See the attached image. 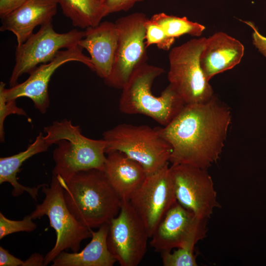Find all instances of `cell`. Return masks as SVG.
Masks as SVG:
<instances>
[{
    "instance_id": "1",
    "label": "cell",
    "mask_w": 266,
    "mask_h": 266,
    "mask_svg": "<svg viewBox=\"0 0 266 266\" xmlns=\"http://www.w3.org/2000/svg\"><path fill=\"white\" fill-rule=\"evenodd\" d=\"M231 120L230 108L215 96L186 104L169 124L157 127L171 146L169 162L207 170L220 157Z\"/></svg>"
},
{
    "instance_id": "2",
    "label": "cell",
    "mask_w": 266,
    "mask_h": 266,
    "mask_svg": "<svg viewBox=\"0 0 266 266\" xmlns=\"http://www.w3.org/2000/svg\"><path fill=\"white\" fill-rule=\"evenodd\" d=\"M56 176L64 189L69 210L84 226L90 229L99 228L119 213L121 200L103 171L98 169L80 171L66 181Z\"/></svg>"
},
{
    "instance_id": "3",
    "label": "cell",
    "mask_w": 266,
    "mask_h": 266,
    "mask_svg": "<svg viewBox=\"0 0 266 266\" xmlns=\"http://www.w3.org/2000/svg\"><path fill=\"white\" fill-rule=\"evenodd\" d=\"M45 138L51 146L57 144L53 152L55 166L52 175L67 180L77 172L90 169L103 170L107 142L83 135L79 126L66 119L56 121L44 128Z\"/></svg>"
},
{
    "instance_id": "4",
    "label": "cell",
    "mask_w": 266,
    "mask_h": 266,
    "mask_svg": "<svg viewBox=\"0 0 266 266\" xmlns=\"http://www.w3.org/2000/svg\"><path fill=\"white\" fill-rule=\"evenodd\" d=\"M165 71L145 63L138 66L122 89L119 108L126 114H142L165 126L182 110L186 104L169 84L159 96L151 87L155 79Z\"/></svg>"
},
{
    "instance_id": "5",
    "label": "cell",
    "mask_w": 266,
    "mask_h": 266,
    "mask_svg": "<svg viewBox=\"0 0 266 266\" xmlns=\"http://www.w3.org/2000/svg\"><path fill=\"white\" fill-rule=\"evenodd\" d=\"M103 139L107 142L106 154L116 151L123 153L141 165L147 175L159 171L169 162L171 146L157 127L120 124L104 132Z\"/></svg>"
},
{
    "instance_id": "6",
    "label": "cell",
    "mask_w": 266,
    "mask_h": 266,
    "mask_svg": "<svg viewBox=\"0 0 266 266\" xmlns=\"http://www.w3.org/2000/svg\"><path fill=\"white\" fill-rule=\"evenodd\" d=\"M42 191L45 198L30 216L34 219L46 215L56 231L55 244L44 257V266H47L64 250L78 252L81 242L92 237V230L78 222L70 212L64 199V189L56 176L52 175L49 186L43 184Z\"/></svg>"
},
{
    "instance_id": "7",
    "label": "cell",
    "mask_w": 266,
    "mask_h": 266,
    "mask_svg": "<svg viewBox=\"0 0 266 266\" xmlns=\"http://www.w3.org/2000/svg\"><path fill=\"white\" fill-rule=\"evenodd\" d=\"M206 38H193L173 47L169 53V84L186 104L204 103L214 96L200 62Z\"/></svg>"
},
{
    "instance_id": "8",
    "label": "cell",
    "mask_w": 266,
    "mask_h": 266,
    "mask_svg": "<svg viewBox=\"0 0 266 266\" xmlns=\"http://www.w3.org/2000/svg\"><path fill=\"white\" fill-rule=\"evenodd\" d=\"M143 13H134L115 22L118 37L111 73L104 80L109 86L122 89L134 70L146 63L145 23Z\"/></svg>"
},
{
    "instance_id": "9",
    "label": "cell",
    "mask_w": 266,
    "mask_h": 266,
    "mask_svg": "<svg viewBox=\"0 0 266 266\" xmlns=\"http://www.w3.org/2000/svg\"><path fill=\"white\" fill-rule=\"evenodd\" d=\"M85 35V31L72 30L58 33L54 30L52 22L40 26L15 50V64L9 79V85L17 84L21 76L30 73L39 64L51 61L61 49H70L78 45Z\"/></svg>"
},
{
    "instance_id": "10",
    "label": "cell",
    "mask_w": 266,
    "mask_h": 266,
    "mask_svg": "<svg viewBox=\"0 0 266 266\" xmlns=\"http://www.w3.org/2000/svg\"><path fill=\"white\" fill-rule=\"evenodd\" d=\"M108 248L121 266H136L147 249L149 234L129 201H121L118 215L108 223Z\"/></svg>"
},
{
    "instance_id": "11",
    "label": "cell",
    "mask_w": 266,
    "mask_h": 266,
    "mask_svg": "<svg viewBox=\"0 0 266 266\" xmlns=\"http://www.w3.org/2000/svg\"><path fill=\"white\" fill-rule=\"evenodd\" d=\"M170 175L177 201L198 218L208 220L221 207L213 180L206 169L172 164Z\"/></svg>"
},
{
    "instance_id": "12",
    "label": "cell",
    "mask_w": 266,
    "mask_h": 266,
    "mask_svg": "<svg viewBox=\"0 0 266 266\" xmlns=\"http://www.w3.org/2000/svg\"><path fill=\"white\" fill-rule=\"evenodd\" d=\"M207 220L197 217L177 201L166 213L151 237V246L162 253L195 245L206 236Z\"/></svg>"
},
{
    "instance_id": "13",
    "label": "cell",
    "mask_w": 266,
    "mask_h": 266,
    "mask_svg": "<svg viewBox=\"0 0 266 266\" xmlns=\"http://www.w3.org/2000/svg\"><path fill=\"white\" fill-rule=\"evenodd\" d=\"M168 164L147 175L129 200L144 224L149 238L166 213L177 202Z\"/></svg>"
},
{
    "instance_id": "14",
    "label": "cell",
    "mask_w": 266,
    "mask_h": 266,
    "mask_svg": "<svg viewBox=\"0 0 266 266\" xmlns=\"http://www.w3.org/2000/svg\"><path fill=\"white\" fill-rule=\"evenodd\" d=\"M79 45L59 51L50 62L38 66L30 73L29 77L21 83H17L10 88L3 89L6 100H16L21 97L30 99L34 106L42 113H45L50 104L48 85L55 71L63 65L69 62H78L94 71V66L90 57L83 53Z\"/></svg>"
},
{
    "instance_id": "15",
    "label": "cell",
    "mask_w": 266,
    "mask_h": 266,
    "mask_svg": "<svg viewBox=\"0 0 266 266\" xmlns=\"http://www.w3.org/2000/svg\"><path fill=\"white\" fill-rule=\"evenodd\" d=\"M57 0H26L17 8L1 18V32L9 31L17 45L24 43L37 26L52 22L57 11Z\"/></svg>"
},
{
    "instance_id": "16",
    "label": "cell",
    "mask_w": 266,
    "mask_h": 266,
    "mask_svg": "<svg viewBox=\"0 0 266 266\" xmlns=\"http://www.w3.org/2000/svg\"><path fill=\"white\" fill-rule=\"evenodd\" d=\"M118 33L115 23L104 21L85 29L78 45L86 49L94 66V71L104 80L110 75L117 45Z\"/></svg>"
},
{
    "instance_id": "17",
    "label": "cell",
    "mask_w": 266,
    "mask_h": 266,
    "mask_svg": "<svg viewBox=\"0 0 266 266\" xmlns=\"http://www.w3.org/2000/svg\"><path fill=\"white\" fill-rule=\"evenodd\" d=\"M240 41L223 32H218L206 38L200 56L201 68L209 81L215 75L230 70L238 64L244 55Z\"/></svg>"
},
{
    "instance_id": "18",
    "label": "cell",
    "mask_w": 266,
    "mask_h": 266,
    "mask_svg": "<svg viewBox=\"0 0 266 266\" xmlns=\"http://www.w3.org/2000/svg\"><path fill=\"white\" fill-rule=\"evenodd\" d=\"M103 171L121 201H129L147 176L138 163L119 151L106 154Z\"/></svg>"
},
{
    "instance_id": "19",
    "label": "cell",
    "mask_w": 266,
    "mask_h": 266,
    "mask_svg": "<svg viewBox=\"0 0 266 266\" xmlns=\"http://www.w3.org/2000/svg\"><path fill=\"white\" fill-rule=\"evenodd\" d=\"M109 224L92 230V239L80 252H61L53 261L52 266H112L117 262L107 244Z\"/></svg>"
},
{
    "instance_id": "20",
    "label": "cell",
    "mask_w": 266,
    "mask_h": 266,
    "mask_svg": "<svg viewBox=\"0 0 266 266\" xmlns=\"http://www.w3.org/2000/svg\"><path fill=\"white\" fill-rule=\"evenodd\" d=\"M50 146L45 136L42 133H39L34 142L25 151L13 156L0 158V184L4 182L10 183L13 187L11 194L14 197H18L26 192L36 200L39 189L43 184L33 188L24 186L18 182L17 175L24 162L37 154L47 151Z\"/></svg>"
},
{
    "instance_id": "21",
    "label": "cell",
    "mask_w": 266,
    "mask_h": 266,
    "mask_svg": "<svg viewBox=\"0 0 266 266\" xmlns=\"http://www.w3.org/2000/svg\"><path fill=\"white\" fill-rule=\"evenodd\" d=\"M73 26L86 29L99 25L106 16L101 0H57Z\"/></svg>"
},
{
    "instance_id": "22",
    "label": "cell",
    "mask_w": 266,
    "mask_h": 266,
    "mask_svg": "<svg viewBox=\"0 0 266 266\" xmlns=\"http://www.w3.org/2000/svg\"><path fill=\"white\" fill-rule=\"evenodd\" d=\"M149 19L160 26L168 36L174 38L186 34L198 37L205 29L203 25L191 21L186 17H179L164 13L155 14Z\"/></svg>"
},
{
    "instance_id": "23",
    "label": "cell",
    "mask_w": 266,
    "mask_h": 266,
    "mask_svg": "<svg viewBox=\"0 0 266 266\" xmlns=\"http://www.w3.org/2000/svg\"><path fill=\"white\" fill-rule=\"evenodd\" d=\"M194 247H187L177 248L172 252L161 253L164 266H197V255L194 254Z\"/></svg>"
},
{
    "instance_id": "24",
    "label": "cell",
    "mask_w": 266,
    "mask_h": 266,
    "mask_svg": "<svg viewBox=\"0 0 266 266\" xmlns=\"http://www.w3.org/2000/svg\"><path fill=\"white\" fill-rule=\"evenodd\" d=\"M174 38L168 36L157 24L147 19L145 23V44L147 48L156 44L161 50H169L175 41Z\"/></svg>"
},
{
    "instance_id": "25",
    "label": "cell",
    "mask_w": 266,
    "mask_h": 266,
    "mask_svg": "<svg viewBox=\"0 0 266 266\" xmlns=\"http://www.w3.org/2000/svg\"><path fill=\"white\" fill-rule=\"evenodd\" d=\"M32 219L29 215L25 216L22 220H12L0 212V239L13 233L33 232L36 228L37 225Z\"/></svg>"
},
{
    "instance_id": "26",
    "label": "cell",
    "mask_w": 266,
    "mask_h": 266,
    "mask_svg": "<svg viewBox=\"0 0 266 266\" xmlns=\"http://www.w3.org/2000/svg\"><path fill=\"white\" fill-rule=\"evenodd\" d=\"M5 84L0 83V140L4 141V122L6 117L10 114L27 115L25 111L17 106L16 100H6L4 97L3 89Z\"/></svg>"
},
{
    "instance_id": "27",
    "label": "cell",
    "mask_w": 266,
    "mask_h": 266,
    "mask_svg": "<svg viewBox=\"0 0 266 266\" xmlns=\"http://www.w3.org/2000/svg\"><path fill=\"white\" fill-rule=\"evenodd\" d=\"M144 0H101L106 15L120 11H127L137 2Z\"/></svg>"
},
{
    "instance_id": "28",
    "label": "cell",
    "mask_w": 266,
    "mask_h": 266,
    "mask_svg": "<svg viewBox=\"0 0 266 266\" xmlns=\"http://www.w3.org/2000/svg\"><path fill=\"white\" fill-rule=\"evenodd\" d=\"M242 21L253 30V32L252 33L253 44L258 49L259 51L266 57V37L263 36L260 33L254 24L252 22L245 21Z\"/></svg>"
},
{
    "instance_id": "29",
    "label": "cell",
    "mask_w": 266,
    "mask_h": 266,
    "mask_svg": "<svg viewBox=\"0 0 266 266\" xmlns=\"http://www.w3.org/2000/svg\"><path fill=\"white\" fill-rule=\"evenodd\" d=\"M24 261L11 255L2 246H0V266H24Z\"/></svg>"
},
{
    "instance_id": "30",
    "label": "cell",
    "mask_w": 266,
    "mask_h": 266,
    "mask_svg": "<svg viewBox=\"0 0 266 266\" xmlns=\"http://www.w3.org/2000/svg\"><path fill=\"white\" fill-rule=\"evenodd\" d=\"M26 0H0V18L17 8Z\"/></svg>"
},
{
    "instance_id": "31",
    "label": "cell",
    "mask_w": 266,
    "mask_h": 266,
    "mask_svg": "<svg viewBox=\"0 0 266 266\" xmlns=\"http://www.w3.org/2000/svg\"><path fill=\"white\" fill-rule=\"evenodd\" d=\"M44 257L38 253H34L24 261V266H44Z\"/></svg>"
}]
</instances>
